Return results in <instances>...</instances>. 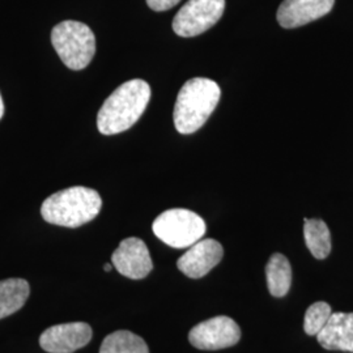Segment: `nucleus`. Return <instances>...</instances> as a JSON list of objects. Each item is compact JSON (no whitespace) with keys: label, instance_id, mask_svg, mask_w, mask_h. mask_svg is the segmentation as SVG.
Here are the masks:
<instances>
[{"label":"nucleus","instance_id":"1","mask_svg":"<svg viewBox=\"0 0 353 353\" xmlns=\"http://www.w3.org/2000/svg\"><path fill=\"white\" fill-rule=\"evenodd\" d=\"M151 99V87L141 79L126 81L106 99L97 114L102 135H115L134 126Z\"/></svg>","mask_w":353,"mask_h":353},{"label":"nucleus","instance_id":"2","mask_svg":"<svg viewBox=\"0 0 353 353\" xmlns=\"http://www.w3.org/2000/svg\"><path fill=\"white\" fill-rule=\"evenodd\" d=\"M221 97L219 84L205 77H194L185 83L176 97L174 126L179 134L198 131L214 113Z\"/></svg>","mask_w":353,"mask_h":353},{"label":"nucleus","instance_id":"3","mask_svg":"<svg viewBox=\"0 0 353 353\" xmlns=\"http://www.w3.org/2000/svg\"><path fill=\"white\" fill-rule=\"evenodd\" d=\"M102 199L96 190L74 186L50 195L41 207L45 221L65 228H79L100 214Z\"/></svg>","mask_w":353,"mask_h":353},{"label":"nucleus","instance_id":"4","mask_svg":"<svg viewBox=\"0 0 353 353\" xmlns=\"http://www.w3.org/2000/svg\"><path fill=\"white\" fill-rule=\"evenodd\" d=\"M51 43L70 70L80 71L88 65L96 54V37L88 26L67 20L54 26Z\"/></svg>","mask_w":353,"mask_h":353},{"label":"nucleus","instance_id":"5","mask_svg":"<svg viewBox=\"0 0 353 353\" xmlns=\"http://www.w3.org/2000/svg\"><path fill=\"white\" fill-rule=\"evenodd\" d=\"M153 233L159 240L174 249H186L202 240L205 223L199 214L183 210H168L153 221Z\"/></svg>","mask_w":353,"mask_h":353},{"label":"nucleus","instance_id":"6","mask_svg":"<svg viewBox=\"0 0 353 353\" xmlns=\"http://www.w3.org/2000/svg\"><path fill=\"white\" fill-rule=\"evenodd\" d=\"M225 0H189L176 14L173 30L179 37L199 36L221 19Z\"/></svg>","mask_w":353,"mask_h":353},{"label":"nucleus","instance_id":"7","mask_svg":"<svg viewBox=\"0 0 353 353\" xmlns=\"http://www.w3.org/2000/svg\"><path fill=\"white\" fill-rule=\"evenodd\" d=\"M241 339V328L229 316H214L201 322L189 332L191 345L203 351H216L236 345Z\"/></svg>","mask_w":353,"mask_h":353},{"label":"nucleus","instance_id":"8","mask_svg":"<svg viewBox=\"0 0 353 353\" xmlns=\"http://www.w3.org/2000/svg\"><path fill=\"white\" fill-rule=\"evenodd\" d=\"M112 263L121 275L132 280L148 276L153 268L150 250L138 237L122 241L112 255Z\"/></svg>","mask_w":353,"mask_h":353},{"label":"nucleus","instance_id":"9","mask_svg":"<svg viewBox=\"0 0 353 353\" xmlns=\"http://www.w3.org/2000/svg\"><path fill=\"white\" fill-rule=\"evenodd\" d=\"M92 327L84 322H71L48 328L39 336L42 350L49 353H72L92 339Z\"/></svg>","mask_w":353,"mask_h":353},{"label":"nucleus","instance_id":"10","mask_svg":"<svg viewBox=\"0 0 353 353\" xmlns=\"http://www.w3.org/2000/svg\"><path fill=\"white\" fill-rule=\"evenodd\" d=\"M224 249L220 242L212 239L198 241L176 262V267L188 278L205 276L223 259Z\"/></svg>","mask_w":353,"mask_h":353},{"label":"nucleus","instance_id":"11","mask_svg":"<svg viewBox=\"0 0 353 353\" xmlns=\"http://www.w3.org/2000/svg\"><path fill=\"white\" fill-rule=\"evenodd\" d=\"M335 0H284L279 7L278 23L285 29H294L326 16Z\"/></svg>","mask_w":353,"mask_h":353},{"label":"nucleus","instance_id":"12","mask_svg":"<svg viewBox=\"0 0 353 353\" xmlns=\"http://www.w3.org/2000/svg\"><path fill=\"white\" fill-rule=\"evenodd\" d=\"M316 341L328 351L353 353V313H332Z\"/></svg>","mask_w":353,"mask_h":353},{"label":"nucleus","instance_id":"13","mask_svg":"<svg viewBox=\"0 0 353 353\" xmlns=\"http://www.w3.org/2000/svg\"><path fill=\"white\" fill-rule=\"evenodd\" d=\"M30 287L24 279H7L0 281V319L19 312L26 303Z\"/></svg>","mask_w":353,"mask_h":353},{"label":"nucleus","instance_id":"14","mask_svg":"<svg viewBox=\"0 0 353 353\" xmlns=\"http://www.w3.org/2000/svg\"><path fill=\"white\" fill-rule=\"evenodd\" d=\"M265 279L270 293L274 297H284L292 285V267L283 254L271 255L265 265Z\"/></svg>","mask_w":353,"mask_h":353},{"label":"nucleus","instance_id":"15","mask_svg":"<svg viewBox=\"0 0 353 353\" xmlns=\"http://www.w3.org/2000/svg\"><path fill=\"white\" fill-rule=\"evenodd\" d=\"M303 237L316 259H326L331 252V234L326 223L319 219H305Z\"/></svg>","mask_w":353,"mask_h":353},{"label":"nucleus","instance_id":"16","mask_svg":"<svg viewBox=\"0 0 353 353\" xmlns=\"http://www.w3.org/2000/svg\"><path fill=\"white\" fill-rule=\"evenodd\" d=\"M100 353H150L147 343L131 331L112 332L102 341Z\"/></svg>","mask_w":353,"mask_h":353},{"label":"nucleus","instance_id":"17","mask_svg":"<svg viewBox=\"0 0 353 353\" xmlns=\"http://www.w3.org/2000/svg\"><path fill=\"white\" fill-rule=\"evenodd\" d=\"M332 316L331 306L327 303L319 301L309 306L303 318V330L309 336H316L326 327L328 319Z\"/></svg>","mask_w":353,"mask_h":353},{"label":"nucleus","instance_id":"18","mask_svg":"<svg viewBox=\"0 0 353 353\" xmlns=\"http://www.w3.org/2000/svg\"><path fill=\"white\" fill-rule=\"evenodd\" d=\"M178 3H179V0H147L148 7L153 11H157V12L168 11V10H170V8L176 6Z\"/></svg>","mask_w":353,"mask_h":353},{"label":"nucleus","instance_id":"19","mask_svg":"<svg viewBox=\"0 0 353 353\" xmlns=\"http://www.w3.org/2000/svg\"><path fill=\"white\" fill-rule=\"evenodd\" d=\"M3 115H4V103H3V100H1V94H0V119L3 118Z\"/></svg>","mask_w":353,"mask_h":353},{"label":"nucleus","instance_id":"20","mask_svg":"<svg viewBox=\"0 0 353 353\" xmlns=\"http://www.w3.org/2000/svg\"><path fill=\"white\" fill-rule=\"evenodd\" d=\"M112 268H113V263H112V265H109V263L105 265V271H106V272H110Z\"/></svg>","mask_w":353,"mask_h":353}]
</instances>
